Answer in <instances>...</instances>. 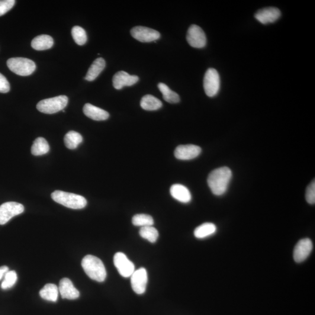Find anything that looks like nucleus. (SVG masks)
<instances>
[{"mask_svg":"<svg viewBox=\"0 0 315 315\" xmlns=\"http://www.w3.org/2000/svg\"><path fill=\"white\" fill-rule=\"evenodd\" d=\"M232 176V171L226 166L213 170L207 179L208 185L212 193L216 196L224 195L227 191Z\"/></svg>","mask_w":315,"mask_h":315,"instance_id":"1","label":"nucleus"},{"mask_svg":"<svg viewBox=\"0 0 315 315\" xmlns=\"http://www.w3.org/2000/svg\"><path fill=\"white\" fill-rule=\"evenodd\" d=\"M83 271L90 278L101 282L107 278V271L104 263L97 257L86 255L82 260Z\"/></svg>","mask_w":315,"mask_h":315,"instance_id":"2","label":"nucleus"},{"mask_svg":"<svg viewBox=\"0 0 315 315\" xmlns=\"http://www.w3.org/2000/svg\"><path fill=\"white\" fill-rule=\"evenodd\" d=\"M51 197L57 203L75 210L83 208L87 204V201L83 196L71 193L56 191L51 194Z\"/></svg>","mask_w":315,"mask_h":315,"instance_id":"3","label":"nucleus"},{"mask_svg":"<svg viewBox=\"0 0 315 315\" xmlns=\"http://www.w3.org/2000/svg\"><path fill=\"white\" fill-rule=\"evenodd\" d=\"M69 99L65 95L43 99L38 103L37 108L41 113L54 114L63 111L68 104Z\"/></svg>","mask_w":315,"mask_h":315,"instance_id":"4","label":"nucleus"},{"mask_svg":"<svg viewBox=\"0 0 315 315\" xmlns=\"http://www.w3.org/2000/svg\"><path fill=\"white\" fill-rule=\"evenodd\" d=\"M9 70L18 76H28L36 70L33 61L23 57L11 58L6 62Z\"/></svg>","mask_w":315,"mask_h":315,"instance_id":"5","label":"nucleus"},{"mask_svg":"<svg viewBox=\"0 0 315 315\" xmlns=\"http://www.w3.org/2000/svg\"><path fill=\"white\" fill-rule=\"evenodd\" d=\"M205 94L209 97L216 96L220 89V77L217 71L210 68L205 73L203 81Z\"/></svg>","mask_w":315,"mask_h":315,"instance_id":"6","label":"nucleus"},{"mask_svg":"<svg viewBox=\"0 0 315 315\" xmlns=\"http://www.w3.org/2000/svg\"><path fill=\"white\" fill-rule=\"evenodd\" d=\"M24 211V205L17 202H6L0 205V225H4L12 218Z\"/></svg>","mask_w":315,"mask_h":315,"instance_id":"7","label":"nucleus"},{"mask_svg":"<svg viewBox=\"0 0 315 315\" xmlns=\"http://www.w3.org/2000/svg\"><path fill=\"white\" fill-rule=\"evenodd\" d=\"M114 265L119 274L124 278L131 277L135 272V266L125 254L118 252L114 258Z\"/></svg>","mask_w":315,"mask_h":315,"instance_id":"8","label":"nucleus"},{"mask_svg":"<svg viewBox=\"0 0 315 315\" xmlns=\"http://www.w3.org/2000/svg\"><path fill=\"white\" fill-rule=\"evenodd\" d=\"M186 39L190 46L193 47L201 49L206 45L207 39L204 31L196 25H192L189 27Z\"/></svg>","mask_w":315,"mask_h":315,"instance_id":"9","label":"nucleus"},{"mask_svg":"<svg viewBox=\"0 0 315 315\" xmlns=\"http://www.w3.org/2000/svg\"><path fill=\"white\" fill-rule=\"evenodd\" d=\"M131 36L141 42H151L156 41L160 38L158 32L149 28L141 27H134L130 31Z\"/></svg>","mask_w":315,"mask_h":315,"instance_id":"10","label":"nucleus"},{"mask_svg":"<svg viewBox=\"0 0 315 315\" xmlns=\"http://www.w3.org/2000/svg\"><path fill=\"white\" fill-rule=\"evenodd\" d=\"M148 275L146 269L141 268L135 271L131 276V285L133 290L137 294H143L146 291Z\"/></svg>","mask_w":315,"mask_h":315,"instance_id":"11","label":"nucleus"},{"mask_svg":"<svg viewBox=\"0 0 315 315\" xmlns=\"http://www.w3.org/2000/svg\"><path fill=\"white\" fill-rule=\"evenodd\" d=\"M313 249V244L309 238L300 240L294 250V259L297 263L303 262L310 256Z\"/></svg>","mask_w":315,"mask_h":315,"instance_id":"12","label":"nucleus"},{"mask_svg":"<svg viewBox=\"0 0 315 315\" xmlns=\"http://www.w3.org/2000/svg\"><path fill=\"white\" fill-rule=\"evenodd\" d=\"M281 11L277 8L268 7L260 9L256 12L255 17L260 23H274L281 17Z\"/></svg>","mask_w":315,"mask_h":315,"instance_id":"13","label":"nucleus"},{"mask_svg":"<svg viewBox=\"0 0 315 315\" xmlns=\"http://www.w3.org/2000/svg\"><path fill=\"white\" fill-rule=\"evenodd\" d=\"M201 152V149L200 147L189 144L177 147L174 155L177 159L180 160H191L197 157Z\"/></svg>","mask_w":315,"mask_h":315,"instance_id":"14","label":"nucleus"},{"mask_svg":"<svg viewBox=\"0 0 315 315\" xmlns=\"http://www.w3.org/2000/svg\"><path fill=\"white\" fill-rule=\"evenodd\" d=\"M139 77L131 76L129 74L120 71L116 73L113 78V85L117 89H121L125 86H132L139 81Z\"/></svg>","mask_w":315,"mask_h":315,"instance_id":"15","label":"nucleus"},{"mask_svg":"<svg viewBox=\"0 0 315 315\" xmlns=\"http://www.w3.org/2000/svg\"><path fill=\"white\" fill-rule=\"evenodd\" d=\"M59 291L63 299L73 300H76L79 297V292L74 286L72 281L67 278L61 279Z\"/></svg>","mask_w":315,"mask_h":315,"instance_id":"16","label":"nucleus"},{"mask_svg":"<svg viewBox=\"0 0 315 315\" xmlns=\"http://www.w3.org/2000/svg\"><path fill=\"white\" fill-rule=\"evenodd\" d=\"M86 117L96 121L107 120L109 117L108 112L90 104H86L83 108Z\"/></svg>","mask_w":315,"mask_h":315,"instance_id":"17","label":"nucleus"},{"mask_svg":"<svg viewBox=\"0 0 315 315\" xmlns=\"http://www.w3.org/2000/svg\"><path fill=\"white\" fill-rule=\"evenodd\" d=\"M170 193L175 200L183 203H188L192 200V195L189 190L182 185H173L170 189Z\"/></svg>","mask_w":315,"mask_h":315,"instance_id":"18","label":"nucleus"},{"mask_svg":"<svg viewBox=\"0 0 315 315\" xmlns=\"http://www.w3.org/2000/svg\"><path fill=\"white\" fill-rule=\"evenodd\" d=\"M106 66L105 61L103 58H98L92 64L91 67L88 71L87 74L85 77V79L88 81H94L103 70H104Z\"/></svg>","mask_w":315,"mask_h":315,"instance_id":"19","label":"nucleus"},{"mask_svg":"<svg viewBox=\"0 0 315 315\" xmlns=\"http://www.w3.org/2000/svg\"><path fill=\"white\" fill-rule=\"evenodd\" d=\"M53 38L49 35H41L35 38L32 41V47L37 50H45L53 46Z\"/></svg>","mask_w":315,"mask_h":315,"instance_id":"20","label":"nucleus"},{"mask_svg":"<svg viewBox=\"0 0 315 315\" xmlns=\"http://www.w3.org/2000/svg\"><path fill=\"white\" fill-rule=\"evenodd\" d=\"M59 293V288L54 284L45 285L39 292L41 298L44 300L54 302V303L57 301Z\"/></svg>","mask_w":315,"mask_h":315,"instance_id":"21","label":"nucleus"},{"mask_svg":"<svg viewBox=\"0 0 315 315\" xmlns=\"http://www.w3.org/2000/svg\"><path fill=\"white\" fill-rule=\"evenodd\" d=\"M141 107L146 111H157L162 107L159 99L152 95L144 96L140 102Z\"/></svg>","mask_w":315,"mask_h":315,"instance_id":"22","label":"nucleus"},{"mask_svg":"<svg viewBox=\"0 0 315 315\" xmlns=\"http://www.w3.org/2000/svg\"><path fill=\"white\" fill-rule=\"evenodd\" d=\"M216 231L217 227L215 224L206 223L196 228L194 231V235L195 237L198 239H203L214 234Z\"/></svg>","mask_w":315,"mask_h":315,"instance_id":"23","label":"nucleus"},{"mask_svg":"<svg viewBox=\"0 0 315 315\" xmlns=\"http://www.w3.org/2000/svg\"><path fill=\"white\" fill-rule=\"evenodd\" d=\"M50 147L46 139L38 137L34 141L31 148V153L35 156L44 155L49 152Z\"/></svg>","mask_w":315,"mask_h":315,"instance_id":"24","label":"nucleus"},{"mask_svg":"<svg viewBox=\"0 0 315 315\" xmlns=\"http://www.w3.org/2000/svg\"><path fill=\"white\" fill-rule=\"evenodd\" d=\"M83 138L81 134L75 131H70L66 134L64 141L67 149H76L82 142Z\"/></svg>","mask_w":315,"mask_h":315,"instance_id":"25","label":"nucleus"},{"mask_svg":"<svg viewBox=\"0 0 315 315\" xmlns=\"http://www.w3.org/2000/svg\"><path fill=\"white\" fill-rule=\"evenodd\" d=\"M158 87L161 92L163 98L165 101L170 103V104H176L180 101L179 95L172 91L165 83H159Z\"/></svg>","mask_w":315,"mask_h":315,"instance_id":"26","label":"nucleus"},{"mask_svg":"<svg viewBox=\"0 0 315 315\" xmlns=\"http://www.w3.org/2000/svg\"><path fill=\"white\" fill-rule=\"evenodd\" d=\"M139 234L143 238L151 243H155L159 236L158 231L153 226L141 227Z\"/></svg>","mask_w":315,"mask_h":315,"instance_id":"27","label":"nucleus"},{"mask_svg":"<svg viewBox=\"0 0 315 315\" xmlns=\"http://www.w3.org/2000/svg\"><path fill=\"white\" fill-rule=\"evenodd\" d=\"M132 223L137 227L153 226L154 224L153 218L149 215L140 214L135 215L132 218Z\"/></svg>","mask_w":315,"mask_h":315,"instance_id":"28","label":"nucleus"},{"mask_svg":"<svg viewBox=\"0 0 315 315\" xmlns=\"http://www.w3.org/2000/svg\"><path fill=\"white\" fill-rule=\"evenodd\" d=\"M72 37L77 44L82 46L87 41V35L86 32L81 27L75 26L72 31Z\"/></svg>","mask_w":315,"mask_h":315,"instance_id":"29","label":"nucleus"},{"mask_svg":"<svg viewBox=\"0 0 315 315\" xmlns=\"http://www.w3.org/2000/svg\"><path fill=\"white\" fill-rule=\"evenodd\" d=\"M17 281V273L14 271H8L4 276V279L2 282L1 287L3 290L10 288L15 285Z\"/></svg>","mask_w":315,"mask_h":315,"instance_id":"30","label":"nucleus"},{"mask_svg":"<svg viewBox=\"0 0 315 315\" xmlns=\"http://www.w3.org/2000/svg\"><path fill=\"white\" fill-rule=\"evenodd\" d=\"M307 201L310 204L315 203V180L308 186L305 195Z\"/></svg>","mask_w":315,"mask_h":315,"instance_id":"31","label":"nucleus"},{"mask_svg":"<svg viewBox=\"0 0 315 315\" xmlns=\"http://www.w3.org/2000/svg\"><path fill=\"white\" fill-rule=\"evenodd\" d=\"M15 4V0H0V17L10 10Z\"/></svg>","mask_w":315,"mask_h":315,"instance_id":"32","label":"nucleus"},{"mask_svg":"<svg viewBox=\"0 0 315 315\" xmlns=\"http://www.w3.org/2000/svg\"><path fill=\"white\" fill-rule=\"evenodd\" d=\"M10 90V85L5 77L0 73V92L6 93Z\"/></svg>","mask_w":315,"mask_h":315,"instance_id":"33","label":"nucleus"},{"mask_svg":"<svg viewBox=\"0 0 315 315\" xmlns=\"http://www.w3.org/2000/svg\"><path fill=\"white\" fill-rule=\"evenodd\" d=\"M9 271V269L7 266H3L0 267V280L5 276L6 273Z\"/></svg>","mask_w":315,"mask_h":315,"instance_id":"34","label":"nucleus"}]
</instances>
